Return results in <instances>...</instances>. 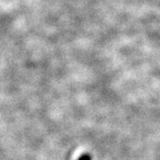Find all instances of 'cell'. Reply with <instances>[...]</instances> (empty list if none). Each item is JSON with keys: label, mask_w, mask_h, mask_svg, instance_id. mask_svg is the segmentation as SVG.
Returning <instances> with one entry per match:
<instances>
[{"label": "cell", "mask_w": 160, "mask_h": 160, "mask_svg": "<svg viewBox=\"0 0 160 160\" xmlns=\"http://www.w3.org/2000/svg\"><path fill=\"white\" fill-rule=\"evenodd\" d=\"M78 160H92V158L90 155L86 154V155H83V156H81Z\"/></svg>", "instance_id": "cell-1"}]
</instances>
